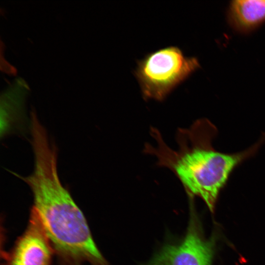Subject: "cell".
I'll return each mask as SVG.
<instances>
[{
	"label": "cell",
	"instance_id": "obj_6",
	"mask_svg": "<svg viewBox=\"0 0 265 265\" xmlns=\"http://www.w3.org/2000/svg\"><path fill=\"white\" fill-rule=\"evenodd\" d=\"M229 24L236 31L248 33L265 22V0H234L227 11Z\"/></svg>",
	"mask_w": 265,
	"mask_h": 265
},
{
	"label": "cell",
	"instance_id": "obj_3",
	"mask_svg": "<svg viewBox=\"0 0 265 265\" xmlns=\"http://www.w3.org/2000/svg\"><path fill=\"white\" fill-rule=\"evenodd\" d=\"M200 67L196 57L186 56L178 47L170 46L138 60L133 74L145 100L162 102Z\"/></svg>",
	"mask_w": 265,
	"mask_h": 265
},
{
	"label": "cell",
	"instance_id": "obj_5",
	"mask_svg": "<svg viewBox=\"0 0 265 265\" xmlns=\"http://www.w3.org/2000/svg\"><path fill=\"white\" fill-rule=\"evenodd\" d=\"M54 254L40 218L32 208L26 230L12 248L4 253L2 265H52Z\"/></svg>",
	"mask_w": 265,
	"mask_h": 265
},
{
	"label": "cell",
	"instance_id": "obj_2",
	"mask_svg": "<svg viewBox=\"0 0 265 265\" xmlns=\"http://www.w3.org/2000/svg\"><path fill=\"white\" fill-rule=\"evenodd\" d=\"M215 127L208 119L195 121L188 129H180L176 136L178 148L171 149L158 129L150 133L156 146L146 143L144 152L157 158V165L171 170L183 186L189 200L201 198L213 212L217 197L233 170L253 155L265 141V135L248 149L236 153L217 151L212 146Z\"/></svg>",
	"mask_w": 265,
	"mask_h": 265
},
{
	"label": "cell",
	"instance_id": "obj_1",
	"mask_svg": "<svg viewBox=\"0 0 265 265\" xmlns=\"http://www.w3.org/2000/svg\"><path fill=\"white\" fill-rule=\"evenodd\" d=\"M34 170L22 177L30 187L32 207L38 214L60 265H108L92 238L86 220L69 191L62 185L57 171V150L48 137L32 141Z\"/></svg>",
	"mask_w": 265,
	"mask_h": 265
},
{
	"label": "cell",
	"instance_id": "obj_4",
	"mask_svg": "<svg viewBox=\"0 0 265 265\" xmlns=\"http://www.w3.org/2000/svg\"><path fill=\"white\" fill-rule=\"evenodd\" d=\"M190 217L185 236L176 243H166L143 265H212L216 236H204L193 202H189Z\"/></svg>",
	"mask_w": 265,
	"mask_h": 265
}]
</instances>
